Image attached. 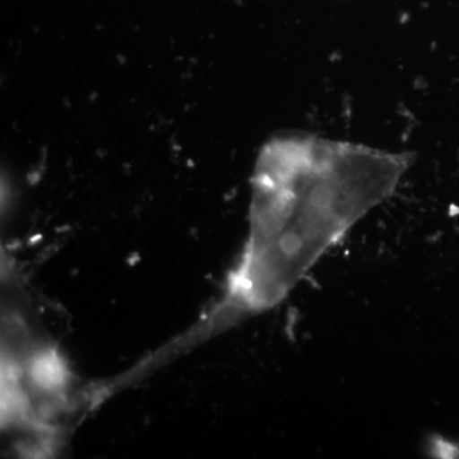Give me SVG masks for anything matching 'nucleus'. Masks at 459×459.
<instances>
[{
    "mask_svg": "<svg viewBox=\"0 0 459 459\" xmlns=\"http://www.w3.org/2000/svg\"><path fill=\"white\" fill-rule=\"evenodd\" d=\"M412 161L410 153L314 135L268 142L252 178L249 237L205 332L285 300L329 249L394 195Z\"/></svg>",
    "mask_w": 459,
    "mask_h": 459,
    "instance_id": "obj_1",
    "label": "nucleus"
}]
</instances>
